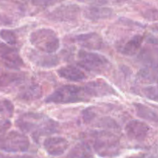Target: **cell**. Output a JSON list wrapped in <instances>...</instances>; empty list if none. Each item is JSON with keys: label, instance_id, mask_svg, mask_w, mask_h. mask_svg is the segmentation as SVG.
Wrapping results in <instances>:
<instances>
[{"label": "cell", "instance_id": "30bf717a", "mask_svg": "<svg viewBox=\"0 0 158 158\" xmlns=\"http://www.w3.org/2000/svg\"><path fill=\"white\" fill-rule=\"evenodd\" d=\"M150 127L143 122L137 120H131L125 127V132L129 138L134 140H143L149 133Z\"/></svg>", "mask_w": 158, "mask_h": 158}, {"label": "cell", "instance_id": "5bb4252c", "mask_svg": "<svg viewBox=\"0 0 158 158\" xmlns=\"http://www.w3.org/2000/svg\"><path fill=\"white\" fill-rule=\"evenodd\" d=\"M57 73L61 78L69 81L80 82L86 78V76L79 68L73 66H66L58 69Z\"/></svg>", "mask_w": 158, "mask_h": 158}, {"label": "cell", "instance_id": "d6986e66", "mask_svg": "<svg viewBox=\"0 0 158 158\" xmlns=\"http://www.w3.org/2000/svg\"><path fill=\"white\" fill-rule=\"evenodd\" d=\"M68 158H91L92 153L89 146L86 143L76 145L68 154Z\"/></svg>", "mask_w": 158, "mask_h": 158}, {"label": "cell", "instance_id": "ffe728a7", "mask_svg": "<svg viewBox=\"0 0 158 158\" xmlns=\"http://www.w3.org/2000/svg\"><path fill=\"white\" fill-rule=\"evenodd\" d=\"M14 106L8 100H0V117H11L13 115Z\"/></svg>", "mask_w": 158, "mask_h": 158}, {"label": "cell", "instance_id": "4fadbf2b", "mask_svg": "<svg viewBox=\"0 0 158 158\" xmlns=\"http://www.w3.org/2000/svg\"><path fill=\"white\" fill-rule=\"evenodd\" d=\"M113 10L107 7L101 6H88L84 10V16L91 21H98L110 17Z\"/></svg>", "mask_w": 158, "mask_h": 158}, {"label": "cell", "instance_id": "3957f363", "mask_svg": "<svg viewBox=\"0 0 158 158\" xmlns=\"http://www.w3.org/2000/svg\"><path fill=\"white\" fill-rule=\"evenodd\" d=\"M89 99L83 87L74 85H66L60 86L52 94L48 96L45 100L47 103L66 104V103H78L86 101Z\"/></svg>", "mask_w": 158, "mask_h": 158}, {"label": "cell", "instance_id": "cb8c5ba5", "mask_svg": "<svg viewBox=\"0 0 158 158\" xmlns=\"http://www.w3.org/2000/svg\"><path fill=\"white\" fill-rule=\"evenodd\" d=\"M143 16H144L147 19H157L158 11L156 10V9H150V10L147 11V12H145V14H143Z\"/></svg>", "mask_w": 158, "mask_h": 158}, {"label": "cell", "instance_id": "277c9868", "mask_svg": "<svg viewBox=\"0 0 158 158\" xmlns=\"http://www.w3.org/2000/svg\"><path fill=\"white\" fill-rule=\"evenodd\" d=\"M30 43L39 50L46 54L54 53L60 48V40L52 29H39L31 33Z\"/></svg>", "mask_w": 158, "mask_h": 158}, {"label": "cell", "instance_id": "9c48e42d", "mask_svg": "<svg viewBox=\"0 0 158 158\" xmlns=\"http://www.w3.org/2000/svg\"><path fill=\"white\" fill-rule=\"evenodd\" d=\"M0 57L3 64L9 69H19L23 65V60L18 52L3 44L0 45Z\"/></svg>", "mask_w": 158, "mask_h": 158}, {"label": "cell", "instance_id": "44dd1931", "mask_svg": "<svg viewBox=\"0 0 158 158\" xmlns=\"http://www.w3.org/2000/svg\"><path fill=\"white\" fill-rule=\"evenodd\" d=\"M0 37L9 45H15L17 43L16 35L12 30L2 29L0 31Z\"/></svg>", "mask_w": 158, "mask_h": 158}, {"label": "cell", "instance_id": "603a6c76", "mask_svg": "<svg viewBox=\"0 0 158 158\" xmlns=\"http://www.w3.org/2000/svg\"><path fill=\"white\" fill-rule=\"evenodd\" d=\"M11 122L8 120H0V140L7 134V131L10 128Z\"/></svg>", "mask_w": 158, "mask_h": 158}, {"label": "cell", "instance_id": "7c38bea8", "mask_svg": "<svg viewBox=\"0 0 158 158\" xmlns=\"http://www.w3.org/2000/svg\"><path fill=\"white\" fill-rule=\"evenodd\" d=\"M68 146L67 140L61 137H49L43 142V147L46 152L56 157L64 154Z\"/></svg>", "mask_w": 158, "mask_h": 158}, {"label": "cell", "instance_id": "484cf974", "mask_svg": "<svg viewBox=\"0 0 158 158\" xmlns=\"http://www.w3.org/2000/svg\"><path fill=\"white\" fill-rule=\"evenodd\" d=\"M0 158H6V157H5L4 156H3V155H2V154H0Z\"/></svg>", "mask_w": 158, "mask_h": 158}, {"label": "cell", "instance_id": "8fae6325", "mask_svg": "<svg viewBox=\"0 0 158 158\" xmlns=\"http://www.w3.org/2000/svg\"><path fill=\"white\" fill-rule=\"evenodd\" d=\"M73 41L81 47L91 50L100 49L103 46V39L97 32L80 34L74 37Z\"/></svg>", "mask_w": 158, "mask_h": 158}, {"label": "cell", "instance_id": "7a4b0ae2", "mask_svg": "<svg viewBox=\"0 0 158 158\" xmlns=\"http://www.w3.org/2000/svg\"><path fill=\"white\" fill-rule=\"evenodd\" d=\"M91 143L94 151L102 157H114L120 153L118 137L106 131H94L90 134Z\"/></svg>", "mask_w": 158, "mask_h": 158}, {"label": "cell", "instance_id": "2e32d148", "mask_svg": "<svg viewBox=\"0 0 158 158\" xmlns=\"http://www.w3.org/2000/svg\"><path fill=\"white\" fill-rule=\"evenodd\" d=\"M42 95L43 89L41 86L35 83H31L20 89L19 97L25 100H35L41 98Z\"/></svg>", "mask_w": 158, "mask_h": 158}, {"label": "cell", "instance_id": "d4e9b609", "mask_svg": "<svg viewBox=\"0 0 158 158\" xmlns=\"http://www.w3.org/2000/svg\"><path fill=\"white\" fill-rule=\"evenodd\" d=\"M15 158H37L35 157H31V156H24V157H18Z\"/></svg>", "mask_w": 158, "mask_h": 158}, {"label": "cell", "instance_id": "8992f818", "mask_svg": "<svg viewBox=\"0 0 158 158\" xmlns=\"http://www.w3.org/2000/svg\"><path fill=\"white\" fill-rule=\"evenodd\" d=\"M29 148V140L25 134L10 131L0 140V150L8 153L26 152Z\"/></svg>", "mask_w": 158, "mask_h": 158}, {"label": "cell", "instance_id": "52a82bcc", "mask_svg": "<svg viewBox=\"0 0 158 158\" xmlns=\"http://www.w3.org/2000/svg\"><path fill=\"white\" fill-rule=\"evenodd\" d=\"M80 9L77 5H63L50 12L48 19L55 22H74L78 19Z\"/></svg>", "mask_w": 158, "mask_h": 158}, {"label": "cell", "instance_id": "e0dca14e", "mask_svg": "<svg viewBox=\"0 0 158 158\" xmlns=\"http://www.w3.org/2000/svg\"><path fill=\"white\" fill-rule=\"evenodd\" d=\"M143 41V37L142 35H134L123 46L122 52L127 56H134L140 49Z\"/></svg>", "mask_w": 158, "mask_h": 158}, {"label": "cell", "instance_id": "6da1fadb", "mask_svg": "<svg viewBox=\"0 0 158 158\" xmlns=\"http://www.w3.org/2000/svg\"><path fill=\"white\" fill-rule=\"evenodd\" d=\"M16 125L23 132L32 134L35 140L43 135L57 132L58 123L49 117L37 113H26L19 117Z\"/></svg>", "mask_w": 158, "mask_h": 158}, {"label": "cell", "instance_id": "7402d4cb", "mask_svg": "<svg viewBox=\"0 0 158 158\" xmlns=\"http://www.w3.org/2000/svg\"><path fill=\"white\" fill-rule=\"evenodd\" d=\"M143 93L150 100L158 101V86H150L143 89Z\"/></svg>", "mask_w": 158, "mask_h": 158}, {"label": "cell", "instance_id": "ac0fdd59", "mask_svg": "<svg viewBox=\"0 0 158 158\" xmlns=\"http://www.w3.org/2000/svg\"><path fill=\"white\" fill-rule=\"evenodd\" d=\"M134 107L137 112V115L140 118L158 123V115L151 108L140 103H135Z\"/></svg>", "mask_w": 158, "mask_h": 158}, {"label": "cell", "instance_id": "5b68a950", "mask_svg": "<svg viewBox=\"0 0 158 158\" xmlns=\"http://www.w3.org/2000/svg\"><path fill=\"white\" fill-rule=\"evenodd\" d=\"M77 57L78 65L89 72L101 73L107 71L110 67L109 60L100 54L80 50Z\"/></svg>", "mask_w": 158, "mask_h": 158}, {"label": "cell", "instance_id": "ba28073f", "mask_svg": "<svg viewBox=\"0 0 158 158\" xmlns=\"http://www.w3.org/2000/svg\"><path fill=\"white\" fill-rule=\"evenodd\" d=\"M84 90L89 97H100L115 95L116 91L103 80L89 82L84 86Z\"/></svg>", "mask_w": 158, "mask_h": 158}, {"label": "cell", "instance_id": "9a60e30c", "mask_svg": "<svg viewBox=\"0 0 158 158\" xmlns=\"http://www.w3.org/2000/svg\"><path fill=\"white\" fill-rule=\"evenodd\" d=\"M29 58L35 64L42 67H53L59 64L58 57L51 54H41L32 51L29 54Z\"/></svg>", "mask_w": 158, "mask_h": 158}]
</instances>
